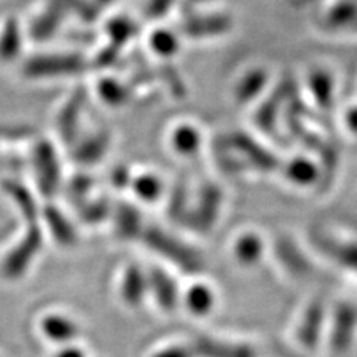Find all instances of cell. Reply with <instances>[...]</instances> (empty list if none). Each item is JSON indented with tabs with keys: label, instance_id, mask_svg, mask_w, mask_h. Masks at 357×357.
Instances as JSON below:
<instances>
[{
	"label": "cell",
	"instance_id": "6da1fadb",
	"mask_svg": "<svg viewBox=\"0 0 357 357\" xmlns=\"http://www.w3.org/2000/svg\"><path fill=\"white\" fill-rule=\"evenodd\" d=\"M17 67L22 79L40 84L79 79L91 69V61L75 51H38L26 54Z\"/></svg>",
	"mask_w": 357,
	"mask_h": 357
},
{
	"label": "cell",
	"instance_id": "7a4b0ae2",
	"mask_svg": "<svg viewBox=\"0 0 357 357\" xmlns=\"http://www.w3.org/2000/svg\"><path fill=\"white\" fill-rule=\"evenodd\" d=\"M218 143L219 161L227 170L238 172V169H249L256 173H271L282 165L275 153L245 131L223 134Z\"/></svg>",
	"mask_w": 357,
	"mask_h": 357
},
{
	"label": "cell",
	"instance_id": "3957f363",
	"mask_svg": "<svg viewBox=\"0 0 357 357\" xmlns=\"http://www.w3.org/2000/svg\"><path fill=\"white\" fill-rule=\"evenodd\" d=\"M60 144L52 139L38 136L30 143L29 162L35 178L38 192L42 197L51 198L60 191L63 173L60 161Z\"/></svg>",
	"mask_w": 357,
	"mask_h": 357
},
{
	"label": "cell",
	"instance_id": "277c9868",
	"mask_svg": "<svg viewBox=\"0 0 357 357\" xmlns=\"http://www.w3.org/2000/svg\"><path fill=\"white\" fill-rule=\"evenodd\" d=\"M140 238L153 253L170 261L183 273H199L204 268V261L195 249L160 228H144Z\"/></svg>",
	"mask_w": 357,
	"mask_h": 357
},
{
	"label": "cell",
	"instance_id": "5b68a950",
	"mask_svg": "<svg viewBox=\"0 0 357 357\" xmlns=\"http://www.w3.org/2000/svg\"><path fill=\"white\" fill-rule=\"evenodd\" d=\"M232 15L223 10H194L188 14L177 27L183 40L211 42L228 36L234 30Z\"/></svg>",
	"mask_w": 357,
	"mask_h": 357
},
{
	"label": "cell",
	"instance_id": "8992f818",
	"mask_svg": "<svg viewBox=\"0 0 357 357\" xmlns=\"http://www.w3.org/2000/svg\"><path fill=\"white\" fill-rule=\"evenodd\" d=\"M85 103L86 93L82 89H73L67 94L54 114V132L57 134V143L69 149L79 139L85 130Z\"/></svg>",
	"mask_w": 357,
	"mask_h": 357
},
{
	"label": "cell",
	"instance_id": "52a82bcc",
	"mask_svg": "<svg viewBox=\"0 0 357 357\" xmlns=\"http://www.w3.org/2000/svg\"><path fill=\"white\" fill-rule=\"evenodd\" d=\"M43 234L39 223H27V229L21 240L10 249L0 264V273L8 280H17L30 268L33 259L42 249Z\"/></svg>",
	"mask_w": 357,
	"mask_h": 357
},
{
	"label": "cell",
	"instance_id": "ba28073f",
	"mask_svg": "<svg viewBox=\"0 0 357 357\" xmlns=\"http://www.w3.org/2000/svg\"><path fill=\"white\" fill-rule=\"evenodd\" d=\"M223 204V191L218 183L207 182L199 188L192 206H189L183 219L186 225L197 232L213 229L220 216Z\"/></svg>",
	"mask_w": 357,
	"mask_h": 357
},
{
	"label": "cell",
	"instance_id": "9c48e42d",
	"mask_svg": "<svg viewBox=\"0 0 357 357\" xmlns=\"http://www.w3.org/2000/svg\"><path fill=\"white\" fill-rule=\"evenodd\" d=\"M167 146L177 158L192 160L204 149V128L192 119H177L167 130Z\"/></svg>",
	"mask_w": 357,
	"mask_h": 357
},
{
	"label": "cell",
	"instance_id": "30bf717a",
	"mask_svg": "<svg viewBox=\"0 0 357 357\" xmlns=\"http://www.w3.org/2000/svg\"><path fill=\"white\" fill-rule=\"evenodd\" d=\"M357 333V308L349 303L335 307L332 314L328 316L326 338L329 349L335 354L347 353L356 340Z\"/></svg>",
	"mask_w": 357,
	"mask_h": 357
},
{
	"label": "cell",
	"instance_id": "8fae6325",
	"mask_svg": "<svg viewBox=\"0 0 357 357\" xmlns=\"http://www.w3.org/2000/svg\"><path fill=\"white\" fill-rule=\"evenodd\" d=\"M328 312L325 305L319 301H312L298 317L295 328V338L298 345L305 351L319 349L323 337L326 335Z\"/></svg>",
	"mask_w": 357,
	"mask_h": 357
},
{
	"label": "cell",
	"instance_id": "7c38bea8",
	"mask_svg": "<svg viewBox=\"0 0 357 357\" xmlns=\"http://www.w3.org/2000/svg\"><path fill=\"white\" fill-rule=\"evenodd\" d=\"M112 142H114V137H112V132L107 128L100 127L91 131L84 130L79 139L69 148L70 158L75 164L82 167L98 164L109 153Z\"/></svg>",
	"mask_w": 357,
	"mask_h": 357
},
{
	"label": "cell",
	"instance_id": "4fadbf2b",
	"mask_svg": "<svg viewBox=\"0 0 357 357\" xmlns=\"http://www.w3.org/2000/svg\"><path fill=\"white\" fill-rule=\"evenodd\" d=\"M27 27L18 17L9 15L0 22V64L18 66L26 57Z\"/></svg>",
	"mask_w": 357,
	"mask_h": 357
},
{
	"label": "cell",
	"instance_id": "5bb4252c",
	"mask_svg": "<svg viewBox=\"0 0 357 357\" xmlns=\"http://www.w3.org/2000/svg\"><path fill=\"white\" fill-rule=\"evenodd\" d=\"M271 75L262 66H253L244 70L232 85V98L238 106L258 105L270 91Z\"/></svg>",
	"mask_w": 357,
	"mask_h": 357
},
{
	"label": "cell",
	"instance_id": "9a60e30c",
	"mask_svg": "<svg viewBox=\"0 0 357 357\" xmlns=\"http://www.w3.org/2000/svg\"><path fill=\"white\" fill-rule=\"evenodd\" d=\"M183 38L177 29L155 24L146 36V48L153 59L169 63L182 51Z\"/></svg>",
	"mask_w": 357,
	"mask_h": 357
},
{
	"label": "cell",
	"instance_id": "2e32d148",
	"mask_svg": "<svg viewBox=\"0 0 357 357\" xmlns=\"http://www.w3.org/2000/svg\"><path fill=\"white\" fill-rule=\"evenodd\" d=\"M284 181L296 188H311L321 181L323 167L308 155H296L280 165Z\"/></svg>",
	"mask_w": 357,
	"mask_h": 357
},
{
	"label": "cell",
	"instance_id": "e0dca14e",
	"mask_svg": "<svg viewBox=\"0 0 357 357\" xmlns=\"http://www.w3.org/2000/svg\"><path fill=\"white\" fill-rule=\"evenodd\" d=\"M195 357H256L248 344L232 342L211 337H197L189 345Z\"/></svg>",
	"mask_w": 357,
	"mask_h": 357
},
{
	"label": "cell",
	"instance_id": "ac0fdd59",
	"mask_svg": "<svg viewBox=\"0 0 357 357\" xmlns=\"http://www.w3.org/2000/svg\"><path fill=\"white\" fill-rule=\"evenodd\" d=\"M357 22V0H337L323 13L321 29L328 33L351 31Z\"/></svg>",
	"mask_w": 357,
	"mask_h": 357
},
{
	"label": "cell",
	"instance_id": "d6986e66",
	"mask_svg": "<svg viewBox=\"0 0 357 357\" xmlns=\"http://www.w3.org/2000/svg\"><path fill=\"white\" fill-rule=\"evenodd\" d=\"M319 245L338 266L357 274V240L320 236Z\"/></svg>",
	"mask_w": 357,
	"mask_h": 357
},
{
	"label": "cell",
	"instance_id": "ffe728a7",
	"mask_svg": "<svg viewBox=\"0 0 357 357\" xmlns=\"http://www.w3.org/2000/svg\"><path fill=\"white\" fill-rule=\"evenodd\" d=\"M148 286L149 292L152 294L153 299L156 301L158 307L170 312L177 307L178 303V289L173 278L167 274L161 268L155 266L151 268L148 274Z\"/></svg>",
	"mask_w": 357,
	"mask_h": 357
},
{
	"label": "cell",
	"instance_id": "44dd1931",
	"mask_svg": "<svg viewBox=\"0 0 357 357\" xmlns=\"http://www.w3.org/2000/svg\"><path fill=\"white\" fill-rule=\"evenodd\" d=\"M308 94L321 112H328L335 103V77L328 69H312L307 76Z\"/></svg>",
	"mask_w": 357,
	"mask_h": 357
},
{
	"label": "cell",
	"instance_id": "7402d4cb",
	"mask_svg": "<svg viewBox=\"0 0 357 357\" xmlns=\"http://www.w3.org/2000/svg\"><path fill=\"white\" fill-rule=\"evenodd\" d=\"M275 256L283 270L295 278L307 277L311 271L310 261L305 258L304 252L289 237H282L275 241Z\"/></svg>",
	"mask_w": 357,
	"mask_h": 357
},
{
	"label": "cell",
	"instance_id": "603a6c76",
	"mask_svg": "<svg viewBox=\"0 0 357 357\" xmlns=\"http://www.w3.org/2000/svg\"><path fill=\"white\" fill-rule=\"evenodd\" d=\"M131 86L112 75L100 76L94 85V97H97L100 103L110 109L126 106L131 98Z\"/></svg>",
	"mask_w": 357,
	"mask_h": 357
},
{
	"label": "cell",
	"instance_id": "cb8c5ba5",
	"mask_svg": "<svg viewBox=\"0 0 357 357\" xmlns=\"http://www.w3.org/2000/svg\"><path fill=\"white\" fill-rule=\"evenodd\" d=\"M112 216H114L115 232L121 240H134L142 237L144 225L143 218L136 206L121 203L112 210Z\"/></svg>",
	"mask_w": 357,
	"mask_h": 357
},
{
	"label": "cell",
	"instance_id": "d4e9b609",
	"mask_svg": "<svg viewBox=\"0 0 357 357\" xmlns=\"http://www.w3.org/2000/svg\"><path fill=\"white\" fill-rule=\"evenodd\" d=\"M149 292L148 275L142 271L137 265H128L121 278L119 294L126 304L136 307L142 304V301Z\"/></svg>",
	"mask_w": 357,
	"mask_h": 357
},
{
	"label": "cell",
	"instance_id": "484cf974",
	"mask_svg": "<svg viewBox=\"0 0 357 357\" xmlns=\"http://www.w3.org/2000/svg\"><path fill=\"white\" fill-rule=\"evenodd\" d=\"M3 192L13 201L20 215L27 223H39L40 210L30 189L17 181H5Z\"/></svg>",
	"mask_w": 357,
	"mask_h": 357
},
{
	"label": "cell",
	"instance_id": "4316f807",
	"mask_svg": "<svg viewBox=\"0 0 357 357\" xmlns=\"http://www.w3.org/2000/svg\"><path fill=\"white\" fill-rule=\"evenodd\" d=\"M265 253V243L259 234L243 232L234 241L232 255L237 264L243 266H255L259 264Z\"/></svg>",
	"mask_w": 357,
	"mask_h": 357
},
{
	"label": "cell",
	"instance_id": "83f0119b",
	"mask_svg": "<svg viewBox=\"0 0 357 357\" xmlns=\"http://www.w3.org/2000/svg\"><path fill=\"white\" fill-rule=\"evenodd\" d=\"M40 216L47 222L48 229L54 240L61 245H73L76 243V231L70 220L64 216L63 211L52 204L43 207Z\"/></svg>",
	"mask_w": 357,
	"mask_h": 357
},
{
	"label": "cell",
	"instance_id": "f1b7e54d",
	"mask_svg": "<svg viewBox=\"0 0 357 357\" xmlns=\"http://www.w3.org/2000/svg\"><path fill=\"white\" fill-rule=\"evenodd\" d=\"M40 331L45 338L59 344H69L79 333L76 323L63 314L45 316L40 320Z\"/></svg>",
	"mask_w": 357,
	"mask_h": 357
},
{
	"label": "cell",
	"instance_id": "f546056e",
	"mask_svg": "<svg viewBox=\"0 0 357 357\" xmlns=\"http://www.w3.org/2000/svg\"><path fill=\"white\" fill-rule=\"evenodd\" d=\"M132 194L144 203H155L164 194L162 178L153 172H142L132 174L128 186Z\"/></svg>",
	"mask_w": 357,
	"mask_h": 357
},
{
	"label": "cell",
	"instance_id": "4dcf8cb0",
	"mask_svg": "<svg viewBox=\"0 0 357 357\" xmlns=\"http://www.w3.org/2000/svg\"><path fill=\"white\" fill-rule=\"evenodd\" d=\"M185 305L194 316H207L216 304V295L208 284L197 283L192 284L185 294Z\"/></svg>",
	"mask_w": 357,
	"mask_h": 357
},
{
	"label": "cell",
	"instance_id": "1f68e13d",
	"mask_svg": "<svg viewBox=\"0 0 357 357\" xmlns=\"http://www.w3.org/2000/svg\"><path fill=\"white\" fill-rule=\"evenodd\" d=\"M189 201H191V197H189V191L188 186L181 182L177 183L173 189L172 194L169 197V207H167V213L173 219V220H178L183 222L188 208H189Z\"/></svg>",
	"mask_w": 357,
	"mask_h": 357
},
{
	"label": "cell",
	"instance_id": "d6a6232c",
	"mask_svg": "<svg viewBox=\"0 0 357 357\" xmlns=\"http://www.w3.org/2000/svg\"><path fill=\"white\" fill-rule=\"evenodd\" d=\"M112 208L109 204V199L106 198H97L96 201H85L84 204L79 206L81 219L89 225H94L105 220L109 215H112Z\"/></svg>",
	"mask_w": 357,
	"mask_h": 357
},
{
	"label": "cell",
	"instance_id": "836d02e7",
	"mask_svg": "<svg viewBox=\"0 0 357 357\" xmlns=\"http://www.w3.org/2000/svg\"><path fill=\"white\" fill-rule=\"evenodd\" d=\"M93 185L94 182L91 177H88L85 174L75 176L72 181L67 183V191H66L67 197H69V199L73 201L75 204L81 206L88 199V195L93 189Z\"/></svg>",
	"mask_w": 357,
	"mask_h": 357
},
{
	"label": "cell",
	"instance_id": "e575fe53",
	"mask_svg": "<svg viewBox=\"0 0 357 357\" xmlns=\"http://www.w3.org/2000/svg\"><path fill=\"white\" fill-rule=\"evenodd\" d=\"M178 2L181 0H148L146 6H144V15L148 20L156 21V24H160V21L172 13Z\"/></svg>",
	"mask_w": 357,
	"mask_h": 357
},
{
	"label": "cell",
	"instance_id": "d590c367",
	"mask_svg": "<svg viewBox=\"0 0 357 357\" xmlns=\"http://www.w3.org/2000/svg\"><path fill=\"white\" fill-rule=\"evenodd\" d=\"M151 357H195L191 347L185 345H169L158 351H155Z\"/></svg>",
	"mask_w": 357,
	"mask_h": 357
},
{
	"label": "cell",
	"instance_id": "8d00e7d4",
	"mask_svg": "<svg viewBox=\"0 0 357 357\" xmlns=\"http://www.w3.org/2000/svg\"><path fill=\"white\" fill-rule=\"evenodd\" d=\"M131 177H132V173L127 169V167L121 165V167H118V169L112 172L110 181H112V185H114L115 188H128L130 182H131Z\"/></svg>",
	"mask_w": 357,
	"mask_h": 357
},
{
	"label": "cell",
	"instance_id": "74e56055",
	"mask_svg": "<svg viewBox=\"0 0 357 357\" xmlns=\"http://www.w3.org/2000/svg\"><path fill=\"white\" fill-rule=\"evenodd\" d=\"M344 126L351 136L357 139V105L350 106L344 112Z\"/></svg>",
	"mask_w": 357,
	"mask_h": 357
},
{
	"label": "cell",
	"instance_id": "f35d334b",
	"mask_svg": "<svg viewBox=\"0 0 357 357\" xmlns=\"http://www.w3.org/2000/svg\"><path fill=\"white\" fill-rule=\"evenodd\" d=\"M54 357H85V351L77 347H73V345H66L64 349L55 353Z\"/></svg>",
	"mask_w": 357,
	"mask_h": 357
},
{
	"label": "cell",
	"instance_id": "ab89813d",
	"mask_svg": "<svg viewBox=\"0 0 357 357\" xmlns=\"http://www.w3.org/2000/svg\"><path fill=\"white\" fill-rule=\"evenodd\" d=\"M93 2L96 3V5H110L112 2H114V0H93Z\"/></svg>",
	"mask_w": 357,
	"mask_h": 357
},
{
	"label": "cell",
	"instance_id": "60d3db41",
	"mask_svg": "<svg viewBox=\"0 0 357 357\" xmlns=\"http://www.w3.org/2000/svg\"><path fill=\"white\" fill-rule=\"evenodd\" d=\"M189 2L197 3V5H201V3H204V2H208V0H189Z\"/></svg>",
	"mask_w": 357,
	"mask_h": 357
},
{
	"label": "cell",
	"instance_id": "b9f144b4",
	"mask_svg": "<svg viewBox=\"0 0 357 357\" xmlns=\"http://www.w3.org/2000/svg\"><path fill=\"white\" fill-rule=\"evenodd\" d=\"M351 33H356V35H357V22H356V26L353 27V30H351Z\"/></svg>",
	"mask_w": 357,
	"mask_h": 357
}]
</instances>
